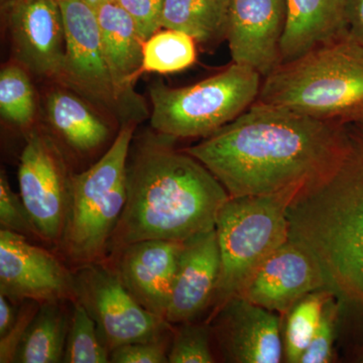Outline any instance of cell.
Wrapping results in <instances>:
<instances>
[{"label": "cell", "instance_id": "obj_1", "mask_svg": "<svg viewBox=\"0 0 363 363\" xmlns=\"http://www.w3.org/2000/svg\"><path fill=\"white\" fill-rule=\"evenodd\" d=\"M345 143V124L255 101L231 123L183 150L235 198L288 191L302 194L335 168Z\"/></svg>", "mask_w": 363, "mask_h": 363}, {"label": "cell", "instance_id": "obj_2", "mask_svg": "<svg viewBox=\"0 0 363 363\" xmlns=\"http://www.w3.org/2000/svg\"><path fill=\"white\" fill-rule=\"evenodd\" d=\"M167 136L140 140L126 164V202L108 257L143 240L186 241L215 229L230 196L194 157Z\"/></svg>", "mask_w": 363, "mask_h": 363}, {"label": "cell", "instance_id": "obj_3", "mask_svg": "<svg viewBox=\"0 0 363 363\" xmlns=\"http://www.w3.org/2000/svg\"><path fill=\"white\" fill-rule=\"evenodd\" d=\"M335 168L288 210L290 238L310 248L336 292L363 310V121L346 123Z\"/></svg>", "mask_w": 363, "mask_h": 363}, {"label": "cell", "instance_id": "obj_4", "mask_svg": "<svg viewBox=\"0 0 363 363\" xmlns=\"http://www.w3.org/2000/svg\"><path fill=\"white\" fill-rule=\"evenodd\" d=\"M255 101L320 121H363V45L347 33L283 62L262 78Z\"/></svg>", "mask_w": 363, "mask_h": 363}, {"label": "cell", "instance_id": "obj_5", "mask_svg": "<svg viewBox=\"0 0 363 363\" xmlns=\"http://www.w3.org/2000/svg\"><path fill=\"white\" fill-rule=\"evenodd\" d=\"M135 121L124 123L101 159L72 179L70 202L57 252L77 271L104 262L126 202V164Z\"/></svg>", "mask_w": 363, "mask_h": 363}, {"label": "cell", "instance_id": "obj_6", "mask_svg": "<svg viewBox=\"0 0 363 363\" xmlns=\"http://www.w3.org/2000/svg\"><path fill=\"white\" fill-rule=\"evenodd\" d=\"M298 194L229 198L222 207L215 226L221 259L215 309L238 296L260 264L289 240L288 210Z\"/></svg>", "mask_w": 363, "mask_h": 363}, {"label": "cell", "instance_id": "obj_7", "mask_svg": "<svg viewBox=\"0 0 363 363\" xmlns=\"http://www.w3.org/2000/svg\"><path fill=\"white\" fill-rule=\"evenodd\" d=\"M262 82L257 71L235 63L186 87L171 88L156 81L149 88L150 126L174 140L206 138L250 108Z\"/></svg>", "mask_w": 363, "mask_h": 363}, {"label": "cell", "instance_id": "obj_8", "mask_svg": "<svg viewBox=\"0 0 363 363\" xmlns=\"http://www.w3.org/2000/svg\"><path fill=\"white\" fill-rule=\"evenodd\" d=\"M73 175L58 140L40 128L28 130L18 164L20 195L43 242L56 250L65 228Z\"/></svg>", "mask_w": 363, "mask_h": 363}, {"label": "cell", "instance_id": "obj_9", "mask_svg": "<svg viewBox=\"0 0 363 363\" xmlns=\"http://www.w3.org/2000/svg\"><path fill=\"white\" fill-rule=\"evenodd\" d=\"M75 279L77 300L94 319L109 352L124 344L168 336L171 324L136 301L108 260L77 269Z\"/></svg>", "mask_w": 363, "mask_h": 363}, {"label": "cell", "instance_id": "obj_10", "mask_svg": "<svg viewBox=\"0 0 363 363\" xmlns=\"http://www.w3.org/2000/svg\"><path fill=\"white\" fill-rule=\"evenodd\" d=\"M66 50L60 82L117 116H131L105 57L94 7L87 0H59Z\"/></svg>", "mask_w": 363, "mask_h": 363}, {"label": "cell", "instance_id": "obj_11", "mask_svg": "<svg viewBox=\"0 0 363 363\" xmlns=\"http://www.w3.org/2000/svg\"><path fill=\"white\" fill-rule=\"evenodd\" d=\"M66 264L26 236L0 231V294L14 304L77 300L75 274Z\"/></svg>", "mask_w": 363, "mask_h": 363}, {"label": "cell", "instance_id": "obj_12", "mask_svg": "<svg viewBox=\"0 0 363 363\" xmlns=\"http://www.w3.org/2000/svg\"><path fill=\"white\" fill-rule=\"evenodd\" d=\"M14 62L38 77L61 80L66 38L59 0H1Z\"/></svg>", "mask_w": 363, "mask_h": 363}, {"label": "cell", "instance_id": "obj_13", "mask_svg": "<svg viewBox=\"0 0 363 363\" xmlns=\"http://www.w3.org/2000/svg\"><path fill=\"white\" fill-rule=\"evenodd\" d=\"M326 284V274L314 252L290 238L253 272L238 296L286 315L298 301Z\"/></svg>", "mask_w": 363, "mask_h": 363}, {"label": "cell", "instance_id": "obj_14", "mask_svg": "<svg viewBox=\"0 0 363 363\" xmlns=\"http://www.w3.org/2000/svg\"><path fill=\"white\" fill-rule=\"evenodd\" d=\"M285 0H231L228 40L233 63L269 75L281 63Z\"/></svg>", "mask_w": 363, "mask_h": 363}, {"label": "cell", "instance_id": "obj_15", "mask_svg": "<svg viewBox=\"0 0 363 363\" xmlns=\"http://www.w3.org/2000/svg\"><path fill=\"white\" fill-rule=\"evenodd\" d=\"M214 333L228 362L279 363L283 359L281 324L274 312L234 296L219 308Z\"/></svg>", "mask_w": 363, "mask_h": 363}, {"label": "cell", "instance_id": "obj_16", "mask_svg": "<svg viewBox=\"0 0 363 363\" xmlns=\"http://www.w3.org/2000/svg\"><path fill=\"white\" fill-rule=\"evenodd\" d=\"M183 242L143 240L106 259L131 295L147 311L166 320Z\"/></svg>", "mask_w": 363, "mask_h": 363}, {"label": "cell", "instance_id": "obj_17", "mask_svg": "<svg viewBox=\"0 0 363 363\" xmlns=\"http://www.w3.org/2000/svg\"><path fill=\"white\" fill-rule=\"evenodd\" d=\"M220 267L215 229L184 241L166 315L168 323L192 321L213 303Z\"/></svg>", "mask_w": 363, "mask_h": 363}, {"label": "cell", "instance_id": "obj_18", "mask_svg": "<svg viewBox=\"0 0 363 363\" xmlns=\"http://www.w3.org/2000/svg\"><path fill=\"white\" fill-rule=\"evenodd\" d=\"M91 4L96 13L102 45L114 84L131 114L133 112L136 117L143 116L145 107L133 86L142 75L145 40L130 13L116 0Z\"/></svg>", "mask_w": 363, "mask_h": 363}, {"label": "cell", "instance_id": "obj_19", "mask_svg": "<svg viewBox=\"0 0 363 363\" xmlns=\"http://www.w3.org/2000/svg\"><path fill=\"white\" fill-rule=\"evenodd\" d=\"M285 4L281 63L347 33V0H285Z\"/></svg>", "mask_w": 363, "mask_h": 363}, {"label": "cell", "instance_id": "obj_20", "mask_svg": "<svg viewBox=\"0 0 363 363\" xmlns=\"http://www.w3.org/2000/svg\"><path fill=\"white\" fill-rule=\"evenodd\" d=\"M45 114L52 130L73 152L88 155L106 143L111 128L77 95L54 89L45 99Z\"/></svg>", "mask_w": 363, "mask_h": 363}, {"label": "cell", "instance_id": "obj_21", "mask_svg": "<svg viewBox=\"0 0 363 363\" xmlns=\"http://www.w3.org/2000/svg\"><path fill=\"white\" fill-rule=\"evenodd\" d=\"M231 0H164L161 28L187 33L202 45L226 39Z\"/></svg>", "mask_w": 363, "mask_h": 363}, {"label": "cell", "instance_id": "obj_22", "mask_svg": "<svg viewBox=\"0 0 363 363\" xmlns=\"http://www.w3.org/2000/svg\"><path fill=\"white\" fill-rule=\"evenodd\" d=\"M63 303L40 305L18 348L16 362H63L70 326V321L62 308Z\"/></svg>", "mask_w": 363, "mask_h": 363}, {"label": "cell", "instance_id": "obj_23", "mask_svg": "<svg viewBox=\"0 0 363 363\" xmlns=\"http://www.w3.org/2000/svg\"><path fill=\"white\" fill-rule=\"evenodd\" d=\"M197 60L196 40L180 30H157L143 44L142 74H172L190 68Z\"/></svg>", "mask_w": 363, "mask_h": 363}, {"label": "cell", "instance_id": "obj_24", "mask_svg": "<svg viewBox=\"0 0 363 363\" xmlns=\"http://www.w3.org/2000/svg\"><path fill=\"white\" fill-rule=\"evenodd\" d=\"M333 291H315L298 301L286 313V323L284 332V354L286 362L300 363L306 348L311 342L316 332L325 305L334 297Z\"/></svg>", "mask_w": 363, "mask_h": 363}, {"label": "cell", "instance_id": "obj_25", "mask_svg": "<svg viewBox=\"0 0 363 363\" xmlns=\"http://www.w3.org/2000/svg\"><path fill=\"white\" fill-rule=\"evenodd\" d=\"M37 113L32 81L20 64H7L0 72V114L2 119L21 130L33 128Z\"/></svg>", "mask_w": 363, "mask_h": 363}, {"label": "cell", "instance_id": "obj_26", "mask_svg": "<svg viewBox=\"0 0 363 363\" xmlns=\"http://www.w3.org/2000/svg\"><path fill=\"white\" fill-rule=\"evenodd\" d=\"M63 362H111V352L100 338L94 319L79 300L73 302Z\"/></svg>", "mask_w": 363, "mask_h": 363}, {"label": "cell", "instance_id": "obj_27", "mask_svg": "<svg viewBox=\"0 0 363 363\" xmlns=\"http://www.w3.org/2000/svg\"><path fill=\"white\" fill-rule=\"evenodd\" d=\"M211 329L206 325L182 323L174 333L169 345V362L171 363H212Z\"/></svg>", "mask_w": 363, "mask_h": 363}, {"label": "cell", "instance_id": "obj_28", "mask_svg": "<svg viewBox=\"0 0 363 363\" xmlns=\"http://www.w3.org/2000/svg\"><path fill=\"white\" fill-rule=\"evenodd\" d=\"M0 225L1 229L21 234L33 242H43L21 195L11 190L4 169L0 173Z\"/></svg>", "mask_w": 363, "mask_h": 363}, {"label": "cell", "instance_id": "obj_29", "mask_svg": "<svg viewBox=\"0 0 363 363\" xmlns=\"http://www.w3.org/2000/svg\"><path fill=\"white\" fill-rule=\"evenodd\" d=\"M340 311L335 296L325 305L321 321L311 342L306 348L300 363H329L333 362V343Z\"/></svg>", "mask_w": 363, "mask_h": 363}, {"label": "cell", "instance_id": "obj_30", "mask_svg": "<svg viewBox=\"0 0 363 363\" xmlns=\"http://www.w3.org/2000/svg\"><path fill=\"white\" fill-rule=\"evenodd\" d=\"M168 336L157 340L124 344L111 352L113 363H167L169 362Z\"/></svg>", "mask_w": 363, "mask_h": 363}, {"label": "cell", "instance_id": "obj_31", "mask_svg": "<svg viewBox=\"0 0 363 363\" xmlns=\"http://www.w3.org/2000/svg\"><path fill=\"white\" fill-rule=\"evenodd\" d=\"M40 307V303L35 301L23 302L13 326L4 336H0V362H16L18 348Z\"/></svg>", "mask_w": 363, "mask_h": 363}, {"label": "cell", "instance_id": "obj_32", "mask_svg": "<svg viewBox=\"0 0 363 363\" xmlns=\"http://www.w3.org/2000/svg\"><path fill=\"white\" fill-rule=\"evenodd\" d=\"M135 21L143 40L161 30V18L164 0H116Z\"/></svg>", "mask_w": 363, "mask_h": 363}, {"label": "cell", "instance_id": "obj_33", "mask_svg": "<svg viewBox=\"0 0 363 363\" xmlns=\"http://www.w3.org/2000/svg\"><path fill=\"white\" fill-rule=\"evenodd\" d=\"M346 23L348 35L363 45V0H347Z\"/></svg>", "mask_w": 363, "mask_h": 363}, {"label": "cell", "instance_id": "obj_34", "mask_svg": "<svg viewBox=\"0 0 363 363\" xmlns=\"http://www.w3.org/2000/svg\"><path fill=\"white\" fill-rule=\"evenodd\" d=\"M13 304L6 296L0 294V336H4L11 328L18 316V311Z\"/></svg>", "mask_w": 363, "mask_h": 363}, {"label": "cell", "instance_id": "obj_35", "mask_svg": "<svg viewBox=\"0 0 363 363\" xmlns=\"http://www.w3.org/2000/svg\"><path fill=\"white\" fill-rule=\"evenodd\" d=\"M357 359L358 362H363V344L359 351H358Z\"/></svg>", "mask_w": 363, "mask_h": 363}, {"label": "cell", "instance_id": "obj_36", "mask_svg": "<svg viewBox=\"0 0 363 363\" xmlns=\"http://www.w3.org/2000/svg\"><path fill=\"white\" fill-rule=\"evenodd\" d=\"M88 2H97V1H116V0H87Z\"/></svg>", "mask_w": 363, "mask_h": 363}]
</instances>
